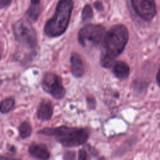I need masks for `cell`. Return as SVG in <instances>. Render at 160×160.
<instances>
[{
    "label": "cell",
    "instance_id": "6da1fadb",
    "mask_svg": "<svg viewBox=\"0 0 160 160\" xmlns=\"http://www.w3.org/2000/svg\"><path fill=\"white\" fill-rule=\"evenodd\" d=\"M74 3L72 0H59L54 15L45 24L44 34L51 38L62 35L69 25Z\"/></svg>",
    "mask_w": 160,
    "mask_h": 160
},
{
    "label": "cell",
    "instance_id": "7a4b0ae2",
    "mask_svg": "<svg viewBox=\"0 0 160 160\" xmlns=\"http://www.w3.org/2000/svg\"><path fill=\"white\" fill-rule=\"evenodd\" d=\"M38 134L51 136L65 147H74L84 144L89 138V132L83 128L62 126L56 128H45Z\"/></svg>",
    "mask_w": 160,
    "mask_h": 160
},
{
    "label": "cell",
    "instance_id": "3957f363",
    "mask_svg": "<svg viewBox=\"0 0 160 160\" xmlns=\"http://www.w3.org/2000/svg\"><path fill=\"white\" fill-rule=\"evenodd\" d=\"M128 39L129 32L125 26L119 24L113 26L105 33L101 54L115 59L124 49Z\"/></svg>",
    "mask_w": 160,
    "mask_h": 160
},
{
    "label": "cell",
    "instance_id": "277c9868",
    "mask_svg": "<svg viewBox=\"0 0 160 160\" xmlns=\"http://www.w3.org/2000/svg\"><path fill=\"white\" fill-rule=\"evenodd\" d=\"M16 40L25 48L34 49L37 46V36L31 24L27 20L20 19L12 27Z\"/></svg>",
    "mask_w": 160,
    "mask_h": 160
},
{
    "label": "cell",
    "instance_id": "5b68a950",
    "mask_svg": "<svg viewBox=\"0 0 160 160\" xmlns=\"http://www.w3.org/2000/svg\"><path fill=\"white\" fill-rule=\"evenodd\" d=\"M104 35L105 28L102 26L89 24L79 31L78 39L79 44L82 46L88 44L96 46L103 41Z\"/></svg>",
    "mask_w": 160,
    "mask_h": 160
},
{
    "label": "cell",
    "instance_id": "8992f818",
    "mask_svg": "<svg viewBox=\"0 0 160 160\" xmlns=\"http://www.w3.org/2000/svg\"><path fill=\"white\" fill-rule=\"evenodd\" d=\"M41 86L44 91L57 99H62L66 90L62 85L61 77L53 72H46L42 79Z\"/></svg>",
    "mask_w": 160,
    "mask_h": 160
},
{
    "label": "cell",
    "instance_id": "52a82bcc",
    "mask_svg": "<svg viewBox=\"0 0 160 160\" xmlns=\"http://www.w3.org/2000/svg\"><path fill=\"white\" fill-rule=\"evenodd\" d=\"M136 14L146 21H151L157 12L154 0H131Z\"/></svg>",
    "mask_w": 160,
    "mask_h": 160
},
{
    "label": "cell",
    "instance_id": "ba28073f",
    "mask_svg": "<svg viewBox=\"0 0 160 160\" xmlns=\"http://www.w3.org/2000/svg\"><path fill=\"white\" fill-rule=\"evenodd\" d=\"M71 69L72 74L76 78L82 77L85 72V67L80 55L73 52L70 57Z\"/></svg>",
    "mask_w": 160,
    "mask_h": 160
},
{
    "label": "cell",
    "instance_id": "9c48e42d",
    "mask_svg": "<svg viewBox=\"0 0 160 160\" xmlns=\"http://www.w3.org/2000/svg\"><path fill=\"white\" fill-rule=\"evenodd\" d=\"M28 152L31 156L39 160H48L50 156L49 152L44 144H32L29 147Z\"/></svg>",
    "mask_w": 160,
    "mask_h": 160
},
{
    "label": "cell",
    "instance_id": "30bf717a",
    "mask_svg": "<svg viewBox=\"0 0 160 160\" xmlns=\"http://www.w3.org/2000/svg\"><path fill=\"white\" fill-rule=\"evenodd\" d=\"M52 112V108L50 102L43 101L39 103L37 111L38 119L42 121H48L51 119Z\"/></svg>",
    "mask_w": 160,
    "mask_h": 160
},
{
    "label": "cell",
    "instance_id": "8fae6325",
    "mask_svg": "<svg viewBox=\"0 0 160 160\" xmlns=\"http://www.w3.org/2000/svg\"><path fill=\"white\" fill-rule=\"evenodd\" d=\"M112 71L116 78L120 79L126 78L129 74V66L123 61H117L113 66Z\"/></svg>",
    "mask_w": 160,
    "mask_h": 160
},
{
    "label": "cell",
    "instance_id": "7c38bea8",
    "mask_svg": "<svg viewBox=\"0 0 160 160\" xmlns=\"http://www.w3.org/2000/svg\"><path fill=\"white\" fill-rule=\"evenodd\" d=\"M41 11V0H31L30 6L26 11L27 17L32 21H36Z\"/></svg>",
    "mask_w": 160,
    "mask_h": 160
},
{
    "label": "cell",
    "instance_id": "4fadbf2b",
    "mask_svg": "<svg viewBox=\"0 0 160 160\" xmlns=\"http://www.w3.org/2000/svg\"><path fill=\"white\" fill-rule=\"evenodd\" d=\"M19 136L22 139H26L30 136L32 133V127L31 124L26 122H22L19 126Z\"/></svg>",
    "mask_w": 160,
    "mask_h": 160
},
{
    "label": "cell",
    "instance_id": "5bb4252c",
    "mask_svg": "<svg viewBox=\"0 0 160 160\" xmlns=\"http://www.w3.org/2000/svg\"><path fill=\"white\" fill-rule=\"evenodd\" d=\"M14 105V99L9 98L4 99L1 103V112L2 113H6L9 112Z\"/></svg>",
    "mask_w": 160,
    "mask_h": 160
},
{
    "label": "cell",
    "instance_id": "9a60e30c",
    "mask_svg": "<svg viewBox=\"0 0 160 160\" xmlns=\"http://www.w3.org/2000/svg\"><path fill=\"white\" fill-rule=\"evenodd\" d=\"M82 19L84 21L89 20L93 16V11L91 6L89 4H86L83 8L82 11Z\"/></svg>",
    "mask_w": 160,
    "mask_h": 160
},
{
    "label": "cell",
    "instance_id": "2e32d148",
    "mask_svg": "<svg viewBox=\"0 0 160 160\" xmlns=\"http://www.w3.org/2000/svg\"><path fill=\"white\" fill-rule=\"evenodd\" d=\"M76 154L74 152L72 151H68L64 153V160H75Z\"/></svg>",
    "mask_w": 160,
    "mask_h": 160
},
{
    "label": "cell",
    "instance_id": "e0dca14e",
    "mask_svg": "<svg viewBox=\"0 0 160 160\" xmlns=\"http://www.w3.org/2000/svg\"><path fill=\"white\" fill-rule=\"evenodd\" d=\"M78 160H88L87 152L84 149H80L78 152Z\"/></svg>",
    "mask_w": 160,
    "mask_h": 160
},
{
    "label": "cell",
    "instance_id": "ac0fdd59",
    "mask_svg": "<svg viewBox=\"0 0 160 160\" xmlns=\"http://www.w3.org/2000/svg\"><path fill=\"white\" fill-rule=\"evenodd\" d=\"M11 0H1V8L8 6L11 3Z\"/></svg>",
    "mask_w": 160,
    "mask_h": 160
},
{
    "label": "cell",
    "instance_id": "d6986e66",
    "mask_svg": "<svg viewBox=\"0 0 160 160\" xmlns=\"http://www.w3.org/2000/svg\"><path fill=\"white\" fill-rule=\"evenodd\" d=\"M94 6L95 8L98 9V10H101L102 9V4L99 2H96L94 3Z\"/></svg>",
    "mask_w": 160,
    "mask_h": 160
},
{
    "label": "cell",
    "instance_id": "ffe728a7",
    "mask_svg": "<svg viewBox=\"0 0 160 160\" xmlns=\"http://www.w3.org/2000/svg\"><path fill=\"white\" fill-rule=\"evenodd\" d=\"M156 82H157L158 86L160 87V69H159V71L156 74Z\"/></svg>",
    "mask_w": 160,
    "mask_h": 160
},
{
    "label": "cell",
    "instance_id": "44dd1931",
    "mask_svg": "<svg viewBox=\"0 0 160 160\" xmlns=\"http://www.w3.org/2000/svg\"><path fill=\"white\" fill-rule=\"evenodd\" d=\"M0 160H20V159H14V158H9V157H6V156H1Z\"/></svg>",
    "mask_w": 160,
    "mask_h": 160
}]
</instances>
